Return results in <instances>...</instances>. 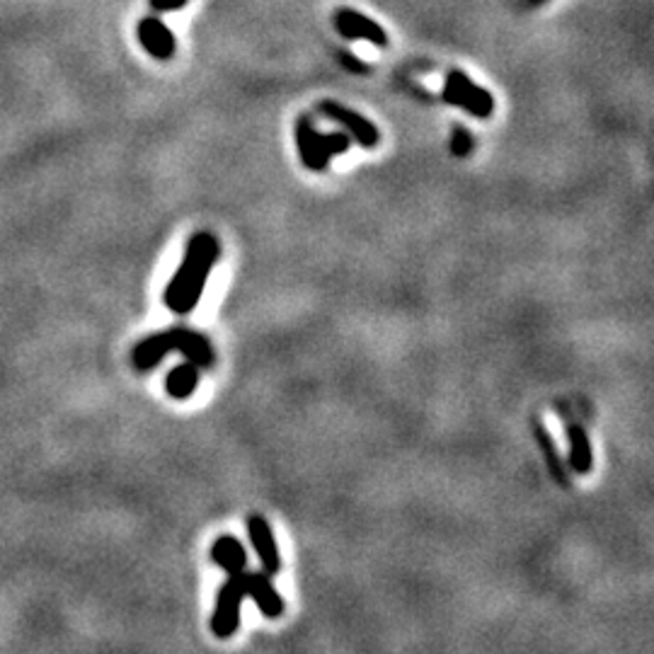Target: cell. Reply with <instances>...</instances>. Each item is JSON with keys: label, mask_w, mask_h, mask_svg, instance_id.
I'll return each instance as SVG.
<instances>
[{"label": "cell", "mask_w": 654, "mask_h": 654, "mask_svg": "<svg viewBox=\"0 0 654 654\" xmlns=\"http://www.w3.org/2000/svg\"><path fill=\"white\" fill-rule=\"evenodd\" d=\"M339 61H342V66H347V68H349L352 73L369 71V64H364L361 58H357L354 54H349V51H339Z\"/></svg>", "instance_id": "cell-17"}, {"label": "cell", "mask_w": 654, "mask_h": 654, "mask_svg": "<svg viewBox=\"0 0 654 654\" xmlns=\"http://www.w3.org/2000/svg\"><path fill=\"white\" fill-rule=\"evenodd\" d=\"M139 42L158 61H170L177 51L175 35L161 17H143L139 22Z\"/></svg>", "instance_id": "cell-9"}, {"label": "cell", "mask_w": 654, "mask_h": 654, "mask_svg": "<svg viewBox=\"0 0 654 654\" xmlns=\"http://www.w3.org/2000/svg\"><path fill=\"white\" fill-rule=\"evenodd\" d=\"M190 0H151V7L158 13H172V10H182Z\"/></svg>", "instance_id": "cell-18"}, {"label": "cell", "mask_w": 654, "mask_h": 654, "mask_svg": "<svg viewBox=\"0 0 654 654\" xmlns=\"http://www.w3.org/2000/svg\"><path fill=\"white\" fill-rule=\"evenodd\" d=\"M567 439H570V468L577 475H587L594 465L589 436L579 424H567Z\"/></svg>", "instance_id": "cell-12"}, {"label": "cell", "mask_w": 654, "mask_h": 654, "mask_svg": "<svg viewBox=\"0 0 654 654\" xmlns=\"http://www.w3.org/2000/svg\"><path fill=\"white\" fill-rule=\"evenodd\" d=\"M212 560L225 575H240L247 567L245 545L235 535H218L212 545Z\"/></svg>", "instance_id": "cell-11"}, {"label": "cell", "mask_w": 654, "mask_h": 654, "mask_svg": "<svg viewBox=\"0 0 654 654\" xmlns=\"http://www.w3.org/2000/svg\"><path fill=\"white\" fill-rule=\"evenodd\" d=\"M218 253H221V247L212 233H197L187 243L182 262H180L175 276L165 286V296H162L165 308L177 316H187L197 308L199 298L204 294L206 279L218 260Z\"/></svg>", "instance_id": "cell-1"}, {"label": "cell", "mask_w": 654, "mask_h": 654, "mask_svg": "<svg viewBox=\"0 0 654 654\" xmlns=\"http://www.w3.org/2000/svg\"><path fill=\"white\" fill-rule=\"evenodd\" d=\"M320 112H323L327 119L337 121L339 127L345 129L347 134L352 136L354 141L359 143V146H364V148L379 146V141H380L379 129H376V124H373L371 119H366L364 114L354 112V109H349V107L339 105V102H332V99H327V102H323V105H320Z\"/></svg>", "instance_id": "cell-5"}, {"label": "cell", "mask_w": 654, "mask_h": 654, "mask_svg": "<svg viewBox=\"0 0 654 654\" xmlns=\"http://www.w3.org/2000/svg\"><path fill=\"white\" fill-rule=\"evenodd\" d=\"M296 146H298L301 162L313 172H320L330 165V155L325 153L323 134L313 127L308 117H301L296 124Z\"/></svg>", "instance_id": "cell-8"}, {"label": "cell", "mask_w": 654, "mask_h": 654, "mask_svg": "<svg viewBox=\"0 0 654 654\" xmlns=\"http://www.w3.org/2000/svg\"><path fill=\"white\" fill-rule=\"evenodd\" d=\"M325 143V153L330 155V161L335 155H342L349 151V143H352V136L347 131H335V134H323Z\"/></svg>", "instance_id": "cell-15"}, {"label": "cell", "mask_w": 654, "mask_h": 654, "mask_svg": "<svg viewBox=\"0 0 654 654\" xmlns=\"http://www.w3.org/2000/svg\"><path fill=\"white\" fill-rule=\"evenodd\" d=\"M247 575V597H253L262 616H267L269 620L279 618L284 613V601L279 597V591L275 589V584L269 579L265 570L262 572H245Z\"/></svg>", "instance_id": "cell-10"}, {"label": "cell", "mask_w": 654, "mask_h": 654, "mask_svg": "<svg viewBox=\"0 0 654 654\" xmlns=\"http://www.w3.org/2000/svg\"><path fill=\"white\" fill-rule=\"evenodd\" d=\"M168 352L184 354L197 369L213 364L212 345L202 335L184 330V327H172V330L158 332V335L141 339L134 352H131V361H134L139 371H151V369L161 364L162 357Z\"/></svg>", "instance_id": "cell-2"}, {"label": "cell", "mask_w": 654, "mask_h": 654, "mask_svg": "<svg viewBox=\"0 0 654 654\" xmlns=\"http://www.w3.org/2000/svg\"><path fill=\"white\" fill-rule=\"evenodd\" d=\"M534 431H535V439H538V443H541L543 453H545L550 475H553V478H555V483H560V485H567V475H565L563 461H560V451H557L555 441H553V436H550L548 430L543 427L541 420H534Z\"/></svg>", "instance_id": "cell-14"}, {"label": "cell", "mask_w": 654, "mask_h": 654, "mask_svg": "<svg viewBox=\"0 0 654 654\" xmlns=\"http://www.w3.org/2000/svg\"><path fill=\"white\" fill-rule=\"evenodd\" d=\"M335 27L342 36L354 39V42H369L373 47H386L388 35L386 29L380 27L379 22H373L371 17L361 15L354 7H339L335 13Z\"/></svg>", "instance_id": "cell-6"}, {"label": "cell", "mask_w": 654, "mask_h": 654, "mask_svg": "<svg viewBox=\"0 0 654 654\" xmlns=\"http://www.w3.org/2000/svg\"><path fill=\"white\" fill-rule=\"evenodd\" d=\"M247 597V575H228V582L221 587L216 598V611L212 618V630L216 638L228 640L235 635L240 626V606Z\"/></svg>", "instance_id": "cell-4"}, {"label": "cell", "mask_w": 654, "mask_h": 654, "mask_svg": "<svg viewBox=\"0 0 654 654\" xmlns=\"http://www.w3.org/2000/svg\"><path fill=\"white\" fill-rule=\"evenodd\" d=\"M247 535H250V541H253L254 553L260 557L262 570L267 572L269 577L282 570V557H279L275 534H272V526H269L265 516L253 514V516L247 519Z\"/></svg>", "instance_id": "cell-7"}, {"label": "cell", "mask_w": 654, "mask_h": 654, "mask_svg": "<svg viewBox=\"0 0 654 654\" xmlns=\"http://www.w3.org/2000/svg\"><path fill=\"white\" fill-rule=\"evenodd\" d=\"M472 151V136L465 127H453V134H451V153L456 158H465L471 155Z\"/></svg>", "instance_id": "cell-16"}, {"label": "cell", "mask_w": 654, "mask_h": 654, "mask_svg": "<svg viewBox=\"0 0 654 654\" xmlns=\"http://www.w3.org/2000/svg\"><path fill=\"white\" fill-rule=\"evenodd\" d=\"M199 386V369L194 364H180L175 366L172 371L168 373V380H165V390H168L175 400H184L194 395Z\"/></svg>", "instance_id": "cell-13"}, {"label": "cell", "mask_w": 654, "mask_h": 654, "mask_svg": "<svg viewBox=\"0 0 654 654\" xmlns=\"http://www.w3.org/2000/svg\"><path fill=\"white\" fill-rule=\"evenodd\" d=\"M441 99L451 107H463L465 112L478 117V119H487L494 112V98L485 88H480L465 76L463 71H451L443 83Z\"/></svg>", "instance_id": "cell-3"}]
</instances>
